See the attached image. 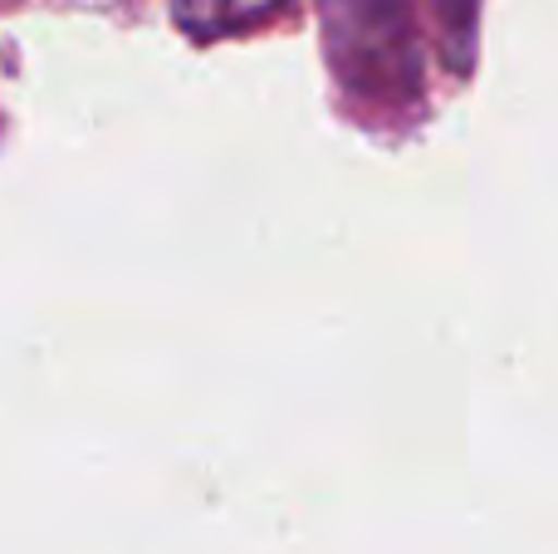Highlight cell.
Wrapping results in <instances>:
<instances>
[{
  "label": "cell",
  "mask_w": 558,
  "mask_h": 554,
  "mask_svg": "<svg viewBox=\"0 0 558 554\" xmlns=\"http://www.w3.org/2000/svg\"><path fill=\"white\" fill-rule=\"evenodd\" d=\"M177 25L192 39H221L241 35V29L260 25L265 15H275L279 0H172Z\"/></svg>",
  "instance_id": "obj_1"
}]
</instances>
